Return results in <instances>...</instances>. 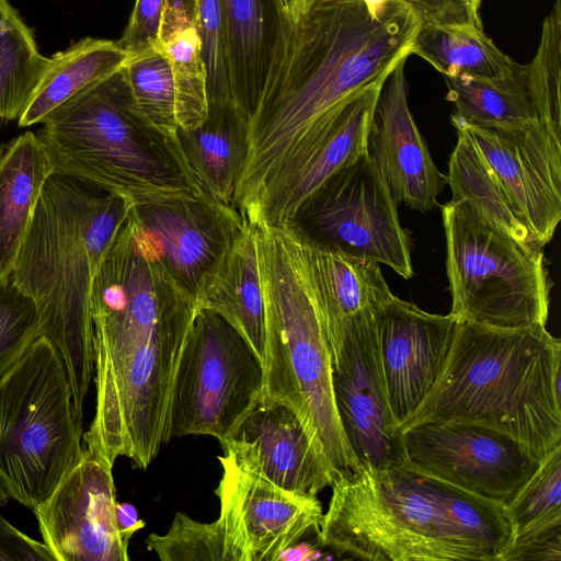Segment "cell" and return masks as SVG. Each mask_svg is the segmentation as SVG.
<instances>
[{"instance_id": "6da1fadb", "label": "cell", "mask_w": 561, "mask_h": 561, "mask_svg": "<svg viewBox=\"0 0 561 561\" xmlns=\"http://www.w3.org/2000/svg\"><path fill=\"white\" fill-rule=\"evenodd\" d=\"M421 21L405 0H309L290 22L249 119L233 207L261 225L341 106L411 54Z\"/></svg>"}, {"instance_id": "7a4b0ae2", "label": "cell", "mask_w": 561, "mask_h": 561, "mask_svg": "<svg viewBox=\"0 0 561 561\" xmlns=\"http://www.w3.org/2000/svg\"><path fill=\"white\" fill-rule=\"evenodd\" d=\"M198 309L158 261L131 210L90 298L95 409L83 445L92 456L112 468L127 457L146 470L170 442L174 379Z\"/></svg>"}, {"instance_id": "3957f363", "label": "cell", "mask_w": 561, "mask_h": 561, "mask_svg": "<svg viewBox=\"0 0 561 561\" xmlns=\"http://www.w3.org/2000/svg\"><path fill=\"white\" fill-rule=\"evenodd\" d=\"M321 546L376 561H501L514 540L506 506L399 465L336 474Z\"/></svg>"}, {"instance_id": "277c9868", "label": "cell", "mask_w": 561, "mask_h": 561, "mask_svg": "<svg viewBox=\"0 0 561 561\" xmlns=\"http://www.w3.org/2000/svg\"><path fill=\"white\" fill-rule=\"evenodd\" d=\"M134 203L54 173L18 252L12 278L35 304L39 336L58 351L80 423L94 376V278Z\"/></svg>"}, {"instance_id": "5b68a950", "label": "cell", "mask_w": 561, "mask_h": 561, "mask_svg": "<svg viewBox=\"0 0 561 561\" xmlns=\"http://www.w3.org/2000/svg\"><path fill=\"white\" fill-rule=\"evenodd\" d=\"M560 386L561 342L545 324L500 329L460 321L434 388L399 431L422 422L479 424L541 460L561 445Z\"/></svg>"}, {"instance_id": "8992f818", "label": "cell", "mask_w": 561, "mask_h": 561, "mask_svg": "<svg viewBox=\"0 0 561 561\" xmlns=\"http://www.w3.org/2000/svg\"><path fill=\"white\" fill-rule=\"evenodd\" d=\"M36 135L54 173L134 205L207 194L178 139L136 106L123 67L56 107Z\"/></svg>"}, {"instance_id": "52a82bcc", "label": "cell", "mask_w": 561, "mask_h": 561, "mask_svg": "<svg viewBox=\"0 0 561 561\" xmlns=\"http://www.w3.org/2000/svg\"><path fill=\"white\" fill-rule=\"evenodd\" d=\"M264 302L263 393L290 405L334 477L359 467L337 414L332 357L305 241L289 226L253 227Z\"/></svg>"}, {"instance_id": "ba28073f", "label": "cell", "mask_w": 561, "mask_h": 561, "mask_svg": "<svg viewBox=\"0 0 561 561\" xmlns=\"http://www.w3.org/2000/svg\"><path fill=\"white\" fill-rule=\"evenodd\" d=\"M84 455L64 362L38 336L0 380V480L34 511Z\"/></svg>"}, {"instance_id": "9c48e42d", "label": "cell", "mask_w": 561, "mask_h": 561, "mask_svg": "<svg viewBox=\"0 0 561 561\" xmlns=\"http://www.w3.org/2000/svg\"><path fill=\"white\" fill-rule=\"evenodd\" d=\"M450 316L500 329L547 323L551 283L542 247L522 242L468 199L440 206Z\"/></svg>"}, {"instance_id": "30bf717a", "label": "cell", "mask_w": 561, "mask_h": 561, "mask_svg": "<svg viewBox=\"0 0 561 561\" xmlns=\"http://www.w3.org/2000/svg\"><path fill=\"white\" fill-rule=\"evenodd\" d=\"M263 387V363L247 340L220 314L199 308L174 379L171 438L207 435L224 443Z\"/></svg>"}, {"instance_id": "8fae6325", "label": "cell", "mask_w": 561, "mask_h": 561, "mask_svg": "<svg viewBox=\"0 0 561 561\" xmlns=\"http://www.w3.org/2000/svg\"><path fill=\"white\" fill-rule=\"evenodd\" d=\"M397 205L366 151L319 185L286 226L316 248L385 264L409 279L412 241Z\"/></svg>"}, {"instance_id": "7c38bea8", "label": "cell", "mask_w": 561, "mask_h": 561, "mask_svg": "<svg viewBox=\"0 0 561 561\" xmlns=\"http://www.w3.org/2000/svg\"><path fill=\"white\" fill-rule=\"evenodd\" d=\"M397 448V465L506 507L540 461L513 437L466 422L407 426Z\"/></svg>"}, {"instance_id": "4fadbf2b", "label": "cell", "mask_w": 561, "mask_h": 561, "mask_svg": "<svg viewBox=\"0 0 561 561\" xmlns=\"http://www.w3.org/2000/svg\"><path fill=\"white\" fill-rule=\"evenodd\" d=\"M218 459L222 476L215 494L230 561L280 560L318 530L323 511L317 496L285 490L225 455Z\"/></svg>"}, {"instance_id": "5bb4252c", "label": "cell", "mask_w": 561, "mask_h": 561, "mask_svg": "<svg viewBox=\"0 0 561 561\" xmlns=\"http://www.w3.org/2000/svg\"><path fill=\"white\" fill-rule=\"evenodd\" d=\"M133 213L158 261L197 306L247 227L234 207L207 194L134 205Z\"/></svg>"}, {"instance_id": "9a60e30c", "label": "cell", "mask_w": 561, "mask_h": 561, "mask_svg": "<svg viewBox=\"0 0 561 561\" xmlns=\"http://www.w3.org/2000/svg\"><path fill=\"white\" fill-rule=\"evenodd\" d=\"M451 123L470 138L543 248L561 219V130L543 122L516 130Z\"/></svg>"}, {"instance_id": "2e32d148", "label": "cell", "mask_w": 561, "mask_h": 561, "mask_svg": "<svg viewBox=\"0 0 561 561\" xmlns=\"http://www.w3.org/2000/svg\"><path fill=\"white\" fill-rule=\"evenodd\" d=\"M113 468L84 448L81 461L34 514L56 561H128L116 522Z\"/></svg>"}, {"instance_id": "e0dca14e", "label": "cell", "mask_w": 561, "mask_h": 561, "mask_svg": "<svg viewBox=\"0 0 561 561\" xmlns=\"http://www.w3.org/2000/svg\"><path fill=\"white\" fill-rule=\"evenodd\" d=\"M457 321L394 295L376 316V347L390 416L398 432L434 388Z\"/></svg>"}, {"instance_id": "ac0fdd59", "label": "cell", "mask_w": 561, "mask_h": 561, "mask_svg": "<svg viewBox=\"0 0 561 561\" xmlns=\"http://www.w3.org/2000/svg\"><path fill=\"white\" fill-rule=\"evenodd\" d=\"M220 446L237 466L291 492L317 496L334 478L297 412L264 393Z\"/></svg>"}, {"instance_id": "d6986e66", "label": "cell", "mask_w": 561, "mask_h": 561, "mask_svg": "<svg viewBox=\"0 0 561 561\" xmlns=\"http://www.w3.org/2000/svg\"><path fill=\"white\" fill-rule=\"evenodd\" d=\"M405 59L383 80L374 108L367 152L392 197L427 213L438 206L446 175L435 165L408 105Z\"/></svg>"}, {"instance_id": "ffe728a7", "label": "cell", "mask_w": 561, "mask_h": 561, "mask_svg": "<svg viewBox=\"0 0 561 561\" xmlns=\"http://www.w3.org/2000/svg\"><path fill=\"white\" fill-rule=\"evenodd\" d=\"M332 366L337 414L359 466L397 465V432L378 362L376 325L351 334Z\"/></svg>"}, {"instance_id": "44dd1931", "label": "cell", "mask_w": 561, "mask_h": 561, "mask_svg": "<svg viewBox=\"0 0 561 561\" xmlns=\"http://www.w3.org/2000/svg\"><path fill=\"white\" fill-rule=\"evenodd\" d=\"M305 244L333 363L351 334L376 325L393 294L379 263Z\"/></svg>"}, {"instance_id": "7402d4cb", "label": "cell", "mask_w": 561, "mask_h": 561, "mask_svg": "<svg viewBox=\"0 0 561 561\" xmlns=\"http://www.w3.org/2000/svg\"><path fill=\"white\" fill-rule=\"evenodd\" d=\"M220 3L231 98L250 119L291 20L283 0H220Z\"/></svg>"}, {"instance_id": "603a6c76", "label": "cell", "mask_w": 561, "mask_h": 561, "mask_svg": "<svg viewBox=\"0 0 561 561\" xmlns=\"http://www.w3.org/2000/svg\"><path fill=\"white\" fill-rule=\"evenodd\" d=\"M382 82L356 92L341 106L318 146L276 198L262 227L288 225L319 185L367 151L369 126Z\"/></svg>"}, {"instance_id": "cb8c5ba5", "label": "cell", "mask_w": 561, "mask_h": 561, "mask_svg": "<svg viewBox=\"0 0 561 561\" xmlns=\"http://www.w3.org/2000/svg\"><path fill=\"white\" fill-rule=\"evenodd\" d=\"M444 78L446 100L455 108L451 119L503 130L543 122L561 130V118L550 112L533 88L527 65L515 61L508 73L497 78Z\"/></svg>"}, {"instance_id": "d4e9b609", "label": "cell", "mask_w": 561, "mask_h": 561, "mask_svg": "<svg viewBox=\"0 0 561 561\" xmlns=\"http://www.w3.org/2000/svg\"><path fill=\"white\" fill-rule=\"evenodd\" d=\"M176 139L205 192L232 206L249 151V116L233 101L208 104L206 118Z\"/></svg>"}, {"instance_id": "484cf974", "label": "cell", "mask_w": 561, "mask_h": 561, "mask_svg": "<svg viewBox=\"0 0 561 561\" xmlns=\"http://www.w3.org/2000/svg\"><path fill=\"white\" fill-rule=\"evenodd\" d=\"M54 170L34 131L0 146V284L13 273L37 202Z\"/></svg>"}, {"instance_id": "4316f807", "label": "cell", "mask_w": 561, "mask_h": 561, "mask_svg": "<svg viewBox=\"0 0 561 561\" xmlns=\"http://www.w3.org/2000/svg\"><path fill=\"white\" fill-rule=\"evenodd\" d=\"M226 319L264 359V302L255 229L247 225L211 276L198 300Z\"/></svg>"}, {"instance_id": "83f0119b", "label": "cell", "mask_w": 561, "mask_h": 561, "mask_svg": "<svg viewBox=\"0 0 561 561\" xmlns=\"http://www.w3.org/2000/svg\"><path fill=\"white\" fill-rule=\"evenodd\" d=\"M129 59L116 41L85 37L48 58L20 127L41 124L56 107L114 73Z\"/></svg>"}, {"instance_id": "f1b7e54d", "label": "cell", "mask_w": 561, "mask_h": 561, "mask_svg": "<svg viewBox=\"0 0 561 561\" xmlns=\"http://www.w3.org/2000/svg\"><path fill=\"white\" fill-rule=\"evenodd\" d=\"M157 47L167 57L174 77L180 130L192 129L208 112L196 0H164Z\"/></svg>"}, {"instance_id": "f546056e", "label": "cell", "mask_w": 561, "mask_h": 561, "mask_svg": "<svg viewBox=\"0 0 561 561\" xmlns=\"http://www.w3.org/2000/svg\"><path fill=\"white\" fill-rule=\"evenodd\" d=\"M411 54L430 62L444 77L497 78L515 61L486 36L483 28L421 23Z\"/></svg>"}, {"instance_id": "4dcf8cb0", "label": "cell", "mask_w": 561, "mask_h": 561, "mask_svg": "<svg viewBox=\"0 0 561 561\" xmlns=\"http://www.w3.org/2000/svg\"><path fill=\"white\" fill-rule=\"evenodd\" d=\"M47 64L33 30L9 0H0V130L23 114Z\"/></svg>"}, {"instance_id": "1f68e13d", "label": "cell", "mask_w": 561, "mask_h": 561, "mask_svg": "<svg viewBox=\"0 0 561 561\" xmlns=\"http://www.w3.org/2000/svg\"><path fill=\"white\" fill-rule=\"evenodd\" d=\"M456 130L457 142L446 175L453 199L472 202L513 238L541 247L470 138L461 129Z\"/></svg>"}, {"instance_id": "d6a6232c", "label": "cell", "mask_w": 561, "mask_h": 561, "mask_svg": "<svg viewBox=\"0 0 561 561\" xmlns=\"http://www.w3.org/2000/svg\"><path fill=\"white\" fill-rule=\"evenodd\" d=\"M136 106L144 117L167 136L180 130L174 77L158 48L131 57L123 67Z\"/></svg>"}, {"instance_id": "836d02e7", "label": "cell", "mask_w": 561, "mask_h": 561, "mask_svg": "<svg viewBox=\"0 0 561 561\" xmlns=\"http://www.w3.org/2000/svg\"><path fill=\"white\" fill-rule=\"evenodd\" d=\"M506 508L514 535L561 522V445L539 461Z\"/></svg>"}, {"instance_id": "e575fe53", "label": "cell", "mask_w": 561, "mask_h": 561, "mask_svg": "<svg viewBox=\"0 0 561 561\" xmlns=\"http://www.w3.org/2000/svg\"><path fill=\"white\" fill-rule=\"evenodd\" d=\"M145 542L162 561H230L225 529L218 518L202 523L178 512L164 535L152 533Z\"/></svg>"}, {"instance_id": "d590c367", "label": "cell", "mask_w": 561, "mask_h": 561, "mask_svg": "<svg viewBox=\"0 0 561 561\" xmlns=\"http://www.w3.org/2000/svg\"><path fill=\"white\" fill-rule=\"evenodd\" d=\"M33 300L13 282L0 284V380L39 336Z\"/></svg>"}, {"instance_id": "8d00e7d4", "label": "cell", "mask_w": 561, "mask_h": 561, "mask_svg": "<svg viewBox=\"0 0 561 561\" xmlns=\"http://www.w3.org/2000/svg\"><path fill=\"white\" fill-rule=\"evenodd\" d=\"M208 104L232 101L225 20L220 0H196Z\"/></svg>"}, {"instance_id": "74e56055", "label": "cell", "mask_w": 561, "mask_h": 561, "mask_svg": "<svg viewBox=\"0 0 561 561\" xmlns=\"http://www.w3.org/2000/svg\"><path fill=\"white\" fill-rule=\"evenodd\" d=\"M164 0H136L129 22L116 41L129 58L159 45Z\"/></svg>"}, {"instance_id": "f35d334b", "label": "cell", "mask_w": 561, "mask_h": 561, "mask_svg": "<svg viewBox=\"0 0 561 561\" xmlns=\"http://www.w3.org/2000/svg\"><path fill=\"white\" fill-rule=\"evenodd\" d=\"M421 23L483 28L479 15L482 0H405Z\"/></svg>"}, {"instance_id": "ab89813d", "label": "cell", "mask_w": 561, "mask_h": 561, "mask_svg": "<svg viewBox=\"0 0 561 561\" xmlns=\"http://www.w3.org/2000/svg\"><path fill=\"white\" fill-rule=\"evenodd\" d=\"M561 560V522L527 529L514 540L501 561Z\"/></svg>"}, {"instance_id": "60d3db41", "label": "cell", "mask_w": 561, "mask_h": 561, "mask_svg": "<svg viewBox=\"0 0 561 561\" xmlns=\"http://www.w3.org/2000/svg\"><path fill=\"white\" fill-rule=\"evenodd\" d=\"M0 561H56L49 548L0 515Z\"/></svg>"}, {"instance_id": "b9f144b4", "label": "cell", "mask_w": 561, "mask_h": 561, "mask_svg": "<svg viewBox=\"0 0 561 561\" xmlns=\"http://www.w3.org/2000/svg\"><path fill=\"white\" fill-rule=\"evenodd\" d=\"M116 522L123 539L129 543L133 535L145 527L136 507L128 503H116Z\"/></svg>"}, {"instance_id": "7bdbcfd3", "label": "cell", "mask_w": 561, "mask_h": 561, "mask_svg": "<svg viewBox=\"0 0 561 561\" xmlns=\"http://www.w3.org/2000/svg\"><path fill=\"white\" fill-rule=\"evenodd\" d=\"M309 0H283V4L288 18L295 22L306 10Z\"/></svg>"}, {"instance_id": "ee69618b", "label": "cell", "mask_w": 561, "mask_h": 561, "mask_svg": "<svg viewBox=\"0 0 561 561\" xmlns=\"http://www.w3.org/2000/svg\"><path fill=\"white\" fill-rule=\"evenodd\" d=\"M9 494L0 480V506H4L9 502Z\"/></svg>"}]
</instances>
